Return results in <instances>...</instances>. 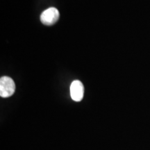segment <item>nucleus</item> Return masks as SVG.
<instances>
[{
    "label": "nucleus",
    "mask_w": 150,
    "mask_h": 150,
    "mask_svg": "<svg viewBox=\"0 0 150 150\" xmlns=\"http://www.w3.org/2000/svg\"><path fill=\"white\" fill-rule=\"evenodd\" d=\"M84 94L83 85L80 81L75 80L70 86V95L75 102H80L82 100Z\"/></svg>",
    "instance_id": "3"
},
{
    "label": "nucleus",
    "mask_w": 150,
    "mask_h": 150,
    "mask_svg": "<svg viewBox=\"0 0 150 150\" xmlns=\"http://www.w3.org/2000/svg\"><path fill=\"white\" fill-rule=\"evenodd\" d=\"M16 90L14 81L8 76H2L0 79V96L6 98L12 96Z\"/></svg>",
    "instance_id": "1"
},
{
    "label": "nucleus",
    "mask_w": 150,
    "mask_h": 150,
    "mask_svg": "<svg viewBox=\"0 0 150 150\" xmlns=\"http://www.w3.org/2000/svg\"><path fill=\"white\" fill-rule=\"evenodd\" d=\"M59 11L58 9L51 7L42 13L40 16V21L45 25L51 26L59 20Z\"/></svg>",
    "instance_id": "2"
}]
</instances>
